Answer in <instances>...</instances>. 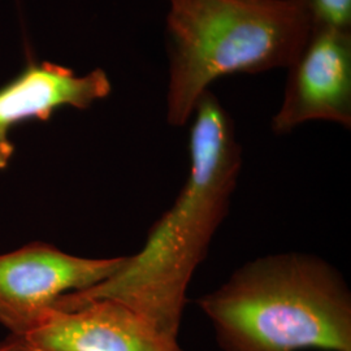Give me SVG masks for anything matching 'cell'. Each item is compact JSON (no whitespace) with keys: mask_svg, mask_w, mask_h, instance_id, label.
<instances>
[{"mask_svg":"<svg viewBox=\"0 0 351 351\" xmlns=\"http://www.w3.org/2000/svg\"><path fill=\"white\" fill-rule=\"evenodd\" d=\"M190 169L172 207L152 226L143 247L101 284L69 293L77 300L108 298L178 336L186 293L224 223L242 171V146L226 107L207 90L191 114Z\"/></svg>","mask_w":351,"mask_h":351,"instance_id":"1","label":"cell"},{"mask_svg":"<svg viewBox=\"0 0 351 351\" xmlns=\"http://www.w3.org/2000/svg\"><path fill=\"white\" fill-rule=\"evenodd\" d=\"M198 306L223 351H351L350 290L313 254L243 264Z\"/></svg>","mask_w":351,"mask_h":351,"instance_id":"2","label":"cell"},{"mask_svg":"<svg viewBox=\"0 0 351 351\" xmlns=\"http://www.w3.org/2000/svg\"><path fill=\"white\" fill-rule=\"evenodd\" d=\"M167 121L186 125L226 75L288 68L313 30L303 0H168Z\"/></svg>","mask_w":351,"mask_h":351,"instance_id":"3","label":"cell"},{"mask_svg":"<svg viewBox=\"0 0 351 351\" xmlns=\"http://www.w3.org/2000/svg\"><path fill=\"white\" fill-rule=\"evenodd\" d=\"M125 258H81L43 242L0 255V324L24 339L64 294L101 284Z\"/></svg>","mask_w":351,"mask_h":351,"instance_id":"4","label":"cell"},{"mask_svg":"<svg viewBox=\"0 0 351 351\" xmlns=\"http://www.w3.org/2000/svg\"><path fill=\"white\" fill-rule=\"evenodd\" d=\"M272 130L288 134L311 121L351 128V30L313 27L289 64Z\"/></svg>","mask_w":351,"mask_h":351,"instance_id":"5","label":"cell"},{"mask_svg":"<svg viewBox=\"0 0 351 351\" xmlns=\"http://www.w3.org/2000/svg\"><path fill=\"white\" fill-rule=\"evenodd\" d=\"M24 339L33 351H184L177 337L124 303L69 293Z\"/></svg>","mask_w":351,"mask_h":351,"instance_id":"6","label":"cell"},{"mask_svg":"<svg viewBox=\"0 0 351 351\" xmlns=\"http://www.w3.org/2000/svg\"><path fill=\"white\" fill-rule=\"evenodd\" d=\"M111 81L101 69L77 75L72 69L52 63H30L0 88V169L12 159L10 133L27 120H49L63 107L86 110L108 97Z\"/></svg>","mask_w":351,"mask_h":351,"instance_id":"7","label":"cell"},{"mask_svg":"<svg viewBox=\"0 0 351 351\" xmlns=\"http://www.w3.org/2000/svg\"><path fill=\"white\" fill-rule=\"evenodd\" d=\"M313 27H339L351 30V0H303Z\"/></svg>","mask_w":351,"mask_h":351,"instance_id":"8","label":"cell"},{"mask_svg":"<svg viewBox=\"0 0 351 351\" xmlns=\"http://www.w3.org/2000/svg\"><path fill=\"white\" fill-rule=\"evenodd\" d=\"M0 351H33L23 337L11 336L10 339L0 342Z\"/></svg>","mask_w":351,"mask_h":351,"instance_id":"9","label":"cell"}]
</instances>
